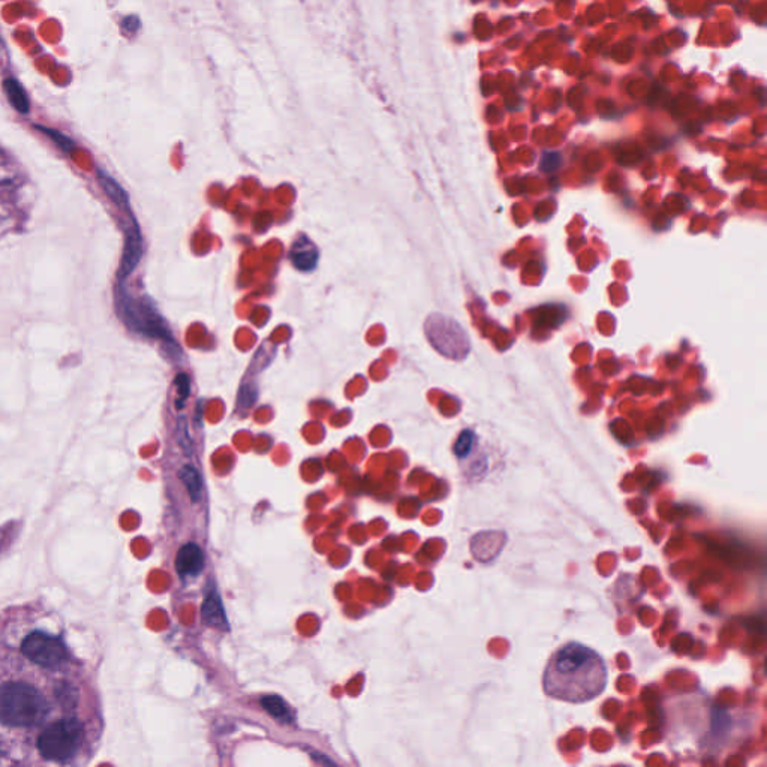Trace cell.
<instances>
[{
	"mask_svg": "<svg viewBox=\"0 0 767 767\" xmlns=\"http://www.w3.org/2000/svg\"><path fill=\"white\" fill-rule=\"evenodd\" d=\"M606 684L603 658L580 643H568L556 651L544 673V690L562 702H589L603 693Z\"/></svg>",
	"mask_w": 767,
	"mask_h": 767,
	"instance_id": "6da1fadb",
	"label": "cell"
},
{
	"mask_svg": "<svg viewBox=\"0 0 767 767\" xmlns=\"http://www.w3.org/2000/svg\"><path fill=\"white\" fill-rule=\"evenodd\" d=\"M48 706L36 688L23 682L0 687V723L8 727H33L47 715Z\"/></svg>",
	"mask_w": 767,
	"mask_h": 767,
	"instance_id": "7a4b0ae2",
	"label": "cell"
},
{
	"mask_svg": "<svg viewBox=\"0 0 767 767\" xmlns=\"http://www.w3.org/2000/svg\"><path fill=\"white\" fill-rule=\"evenodd\" d=\"M117 311H119L123 323L132 332L141 333L147 338L161 339L167 344H173V338H171L164 320L156 311L153 303L146 297L135 299L128 291L120 288L119 294H117Z\"/></svg>",
	"mask_w": 767,
	"mask_h": 767,
	"instance_id": "3957f363",
	"label": "cell"
},
{
	"mask_svg": "<svg viewBox=\"0 0 767 767\" xmlns=\"http://www.w3.org/2000/svg\"><path fill=\"white\" fill-rule=\"evenodd\" d=\"M83 732V726L75 718L57 721L39 736V753L51 762H66L80 750Z\"/></svg>",
	"mask_w": 767,
	"mask_h": 767,
	"instance_id": "277c9868",
	"label": "cell"
},
{
	"mask_svg": "<svg viewBox=\"0 0 767 767\" xmlns=\"http://www.w3.org/2000/svg\"><path fill=\"white\" fill-rule=\"evenodd\" d=\"M21 651L24 657L45 669H57L68 660L62 640L42 631L29 634L21 645Z\"/></svg>",
	"mask_w": 767,
	"mask_h": 767,
	"instance_id": "5b68a950",
	"label": "cell"
},
{
	"mask_svg": "<svg viewBox=\"0 0 767 767\" xmlns=\"http://www.w3.org/2000/svg\"><path fill=\"white\" fill-rule=\"evenodd\" d=\"M143 257V237L137 222L132 218L125 231V248H123L122 263L119 267V279L128 278Z\"/></svg>",
	"mask_w": 767,
	"mask_h": 767,
	"instance_id": "8992f818",
	"label": "cell"
},
{
	"mask_svg": "<svg viewBox=\"0 0 767 767\" xmlns=\"http://www.w3.org/2000/svg\"><path fill=\"white\" fill-rule=\"evenodd\" d=\"M204 555L197 544H186L177 553L176 568L180 576L194 577L203 571Z\"/></svg>",
	"mask_w": 767,
	"mask_h": 767,
	"instance_id": "52a82bcc",
	"label": "cell"
},
{
	"mask_svg": "<svg viewBox=\"0 0 767 767\" xmlns=\"http://www.w3.org/2000/svg\"><path fill=\"white\" fill-rule=\"evenodd\" d=\"M291 260L294 266L302 272L314 270L318 263V249L308 237H300L291 249Z\"/></svg>",
	"mask_w": 767,
	"mask_h": 767,
	"instance_id": "ba28073f",
	"label": "cell"
},
{
	"mask_svg": "<svg viewBox=\"0 0 767 767\" xmlns=\"http://www.w3.org/2000/svg\"><path fill=\"white\" fill-rule=\"evenodd\" d=\"M203 621L210 627L218 630H228L227 616H225L224 606H222L221 597L218 592L210 591L207 594L203 604Z\"/></svg>",
	"mask_w": 767,
	"mask_h": 767,
	"instance_id": "9c48e42d",
	"label": "cell"
},
{
	"mask_svg": "<svg viewBox=\"0 0 767 767\" xmlns=\"http://www.w3.org/2000/svg\"><path fill=\"white\" fill-rule=\"evenodd\" d=\"M3 89H5L6 96H8L9 104L18 111V113H29L30 102L27 98L26 90L23 89L20 83L15 78H6L3 81Z\"/></svg>",
	"mask_w": 767,
	"mask_h": 767,
	"instance_id": "30bf717a",
	"label": "cell"
},
{
	"mask_svg": "<svg viewBox=\"0 0 767 767\" xmlns=\"http://www.w3.org/2000/svg\"><path fill=\"white\" fill-rule=\"evenodd\" d=\"M98 179L99 183H101L102 189H104L105 194L110 197V200L113 201V203H116L120 209H125L126 212H129L131 207H129L128 194L123 191L122 186H120L116 180L111 179L108 174L102 173V171H99Z\"/></svg>",
	"mask_w": 767,
	"mask_h": 767,
	"instance_id": "8fae6325",
	"label": "cell"
},
{
	"mask_svg": "<svg viewBox=\"0 0 767 767\" xmlns=\"http://www.w3.org/2000/svg\"><path fill=\"white\" fill-rule=\"evenodd\" d=\"M264 711L267 714L272 715L278 721H282L284 724L293 723V714H291L290 708L287 703L278 696H267L261 700Z\"/></svg>",
	"mask_w": 767,
	"mask_h": 767,
	"instance_id": "7c38bea8",
	"label": "cell"
},
{
	"mask_svg": "<svg viewBox=\"0 0 767 767\" xmlns=\"http://www.w3.org/2000/svg\"><path fill=\"white\" fill-rule=\"evenodd\" d=\"M179 475L192 501H198L201 496V490H203V480H201V475L198 474L197 469L194 466H183L180 469Z\"/></svg>",
	"mask_w": 767,
	"mask_h": 767,
	"instance_id": "4fadbf2b",
	"label": "cell"
},
{
	"mask_svg": "<svg viewBox=\"0 0 767 767\" xmlns=\"http://www.w3.org/2000/svg\"><path fill=\"white\" fill-rule=\"evenodd\" d=\"M36 129H39L42 134L50 137L51 140H53L54 143H56L57 146L63 150V152H74V141H72L71 138L66 137V135H63L62 132L54 131V129L51 128H45V126H36Z\"/></svg>",
	"mask_w": 767,
	"mask_h": 767,
	"instance_id": "5bb4252c",
	"label": "cell"
},
{
	"mask_svg": "<svg viewBox=\"0 0 767 767\" xmlns=\"http://www.w3.org/2000/svg\"><path fill=\"white\" fill-rule=\"evenodd\" d=\"M475 435L472 430H465L460 433L457 438L456 445H454V453L459 457H466L471 453L472 447H474Z\"/></svg>",
	"mask_w": 767,
	"mask_h": 767,
	"instance_id": "9a60e30c",
	"label": "cell"
},
{
	"mask_svg": "<svg viewBox=\"0 0 767 767\" xmlns=\"http://www.w3.org/2000/svg\"><path fill=\"white\" fill-rule=\"evenodd\" d=\"M559 165H561V155L559 153H546V155L543 156V159H541V170L546 171V173H552V171L558 170Z\"/></svg>",
	"mask_w": 767,
	"mask_h": 767,
	"instance_id": "2e32d148",
	"label": "cell"
},
{
	"mask_svg": "<svg viewBox=\"0 0 767 767\" xmlns=\"http://www.w3.org/2000/svg\"><path fill=\"white\" fill-rule=\"evenodd\" d=\"M176 387L179 388V394L182 400L189 396V378L188 375L180 374L176 380Z\"/></svg>",
	"mask_w": 767,
	"mask_h": 767,
	"instance_id": "e0dca14e",
	"label": "cell"
},
{
	"mask_svg": "<svg viewBox=\"0 0 767 767\" xmlns=\"http://www.w3.org/2000/svg\"><path fill=\"white\" fill-rule=\"evenodd\" d=\"M122 27L123 29H128L129 35H134V33L140 29V20H138L137 17H134V15H131V17L123 20Z\"/></svg>",
	"mask_w": 767,
	"mask_h": 767,
	"instance_id": "ac0fdd59",
	"label": "cell"
}]
</instances>
